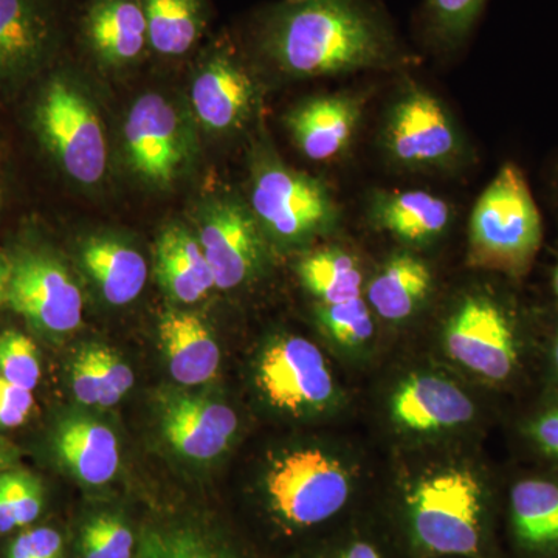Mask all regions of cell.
Returning a JSON list of instances; mask_svg holds the SVG:
<instances>
[{
    "mask_svg": "<svg viewBox=\"0 0 558 558\" xmlns=\"http://www.w3.org/2000/svg\"><path fill=\"white\" fill-rule=\"evenodd\" d=\"M2 476L16 526H27L43 510V487L35 476L21 470H9Z\"/></svg>",
    "mask_w": 558,
    "mask_h": 558,
    "instance_id": "33",
    "label": "cell"
},
{
    "mask_svg": "<svg viewBox=\"0 0 558 558\" xmlns=\"http://www.w3.org/2000/svg\"><path fill=\"white\" fill-rule=\"evenodd\" d=\"M468 396L449 380L417 376L407 380L392 399V416L414 432L457 427L473 417Z\"/></svg>",
    "mask_w": 558,
    "mask_h": 558,
    "instance_id": "21",
    "label": "cell"
},
{
    "mask_svg": "<svg viewBox=\"0 0 558 558\" xmlns=\"http://www.w3.org/2000/svg\"><path fill=\"white\" fill-rule=\"evenodd\" d=\"M554 362H556L557 371H558V339L556 341V347H554Z\"/></svg>",
    "mask_w": 558,
    "mask_h": 558,
    "instance_id": "45",
    "label": "cell"
},
{
    "mask_svg": "<svg viewBox=\"0 0 558 558\" xmlns=\"http://www.w3.org/2000/svg\"><path fill=\"white\" fill-rule=\"evenodd\" d=\"M255 81L227 40L213 44L194 70L190 102L205 131L229 134L240 130L255 110Z\"/></svg>",
    "mask_w": 558,
    "mask_h": 558,
    "instance_id": "11",
    "label": "cell"
},
{
    "mask_svg": "<svg viewBox=\"0 0 558 558\" xmlns=\"http://www.w3.org/2000/svg\"><path fill=\"white\" fill-rule=\"evenodd\" d=\"M68 44L60 0H0V98L16 97Z\"/></svg>",
    "mask_w": 558,
    "mask_h": 558,
    "instance_id": "6",
    "label": "cell"
},
{
    "mask_svg": "<svg viewBox=\"0 0 558 558\" xmlns=\"http://www.w3.org/2000/svg\"><path fill=\"white\" fill-rule=\"evenodd\" d=\"M250 46L289 78H322L411 61L373 0H277L256 14Z\"/></svg>",
    "mask_w": 558,
    "mask_h": 558,
    "instance_id": "1",
    "label": "cell"
},
{
    "mask_svg": "<svg viewBox=\"0 0 558 558\" xmlns=\"http://www.w3.org/2000/svg\"><path fill=\"white\" fill-rule=\"evenodd\" d=\"M250 208L260 229L286 242L307 240L336 220V204L322 182L260 157L253 170Z\"/></svg>",
    "mask_w": 558,
    "mask_h": 558,
    "instance_id": "7",
    "label": "cell"
},
{
    "mask_svg": "<svg viewBox=\"0 0 558 558\" xmlns=\"http://www.w3.org/2000/svg\"><path fill=\"white\" fill-rule=\"evenodd\" d=\"M134 535L123 520L116 515L92 519L81 534L83 558H132Z\"/></svg>",
    "mask_w": 558,
    "mask_h": 558,
    "instance_id": "32",
    "label": "cell"
},
{
    "mask_svg": "<svg viewBox=\"0 0 558 558\" xmlns=\"http://www.w3.org/2000/svg\"><path fill=\"white\" fill-rule=\"evenodd\" d=\"M532 436L539 449L549 457L558 459V405L546 411L535 421Z\"/></svg>",
    "mask_w": 558,
    "mask_h": 558,
    "instance_id": "38",
    "label": "cell"
},
{
    "mask_svg": "<svg viewBox=\"0 0 558 558\" xmlns=\"http://www.w3.org/2000/svg\"><path fill=\"white\" fill-rule=\"evenodd\" d=\"M161 349L171 376L186 387L207 384L219 368L220 352L199 315L170 310L159 323Z\"/></svg>",
    "mask_w": 558,
    "mask_h": 558,
    "instance_id": "20",
    "label": "cell"
},
{
    "mask_svg": "<svg viewBox=\"0 0 558 558\" xmlns=\"http://www.w3.org/2000/svg\"><path fill=\"white\" fill-rule=\"evenodd\" d=\"M80 263L113 306H126L137 300L148 279L145 256L112 234L87 238L80 245Z\"/></svg>",
    "mask_w": 558,
    "mask_h": 558,
    "instance_id": "19",
    "label": "cell"
},
{
    "mask_svg": "<svg viewBox=\"0 0 558 558\" xmlns=\"http://www.w3.org/2000/svg\"><path fill=\"white\" fill-rule=\"evenodd\" d=\"M259 387L275 409L300 413L332 398V377L319 349L300 337L275 341L259 363Z\"/></svg>",
    "mask_w": 558,
    "mask_h": 558,
    "instance_id": "13",
    "label": "cell"
},
{
    "mask_svg": "<svg viewBox=\"0 0 558 558\" xmlns=\"http://www.w3.org/2000/svg\"><path fill=\"white\" fill-rule=\"evenodd\" d=\"M161 428L180 454L209 461L229 447L238 429V416L223 403L180 396L165 410Z\"/></svg>",
    "mask_w": 558,
    "mask_h": 558,
    "instance_id": "17",
    "label": "cell"
},
{
    "mask_svg": "<svg viewBox=\"0 0 558 558\" xmlns=\"http://www.w3.org/2000/svg\"><path fill=\"white\" fill-rule=\"evenodd\" d=\"M154 274L163 292L180 304L197 303L216 289L199 240L179 223L168 226L157 238Z\"/></svg>",
    "mask_w": 558,
    "mask_h": 558,
    "instance_id": "18",
    "label": "cell"
},
{
    "mask_svg": "<svg viewBox=\"0 0 558 558\" xmlns=\"http://www.w3.org/2000/svg\"><path fill=\"white\" fill-rule=\"evenodd\" d=\"M62 58L16 97L33 146L61 175L80 186L100 185L108 171V140L95 102Z\"/></svg>",
    "mask_w": 558,
    "mask_h": 558,
    "instance_id": "2",
    "label": "cell"
},
{
    "mask_svg": "<svg viewBox=\"0 0 558 558\" xmlns=\"http://www.w3.org/2000/svg\"><path fill=\"white\" fill-rule=\"evenodd\" d=\"M385 135L392 159L405 167H444L459 150L449 113L427 92L411 90L396 102Z\"/></svg>",
    "mask_w": 558,
    "mask_h": 558,
    "instance_id": "14",
    "label": "cell"
},
{
    "mask_svg": "<svg viewBox=\"0 0 558 558\" xmlns=\"http://www.w3.org/2000/svg\"><path fill=\"white\" fill-rule=\"evenodd\" d=\"M123 148L128 167L140 182L150 189H171L196 159L193 119L167 95L143 94L124 120Z\"/></svg>",
    "mask_w": 558,
    "mask_h": 558,
    "instance_id": "4",
    "label": "cell"
},
{
    "mask_svg": "<svg viewBox=\"0 0 558 558\" xmlns=\"http://www.w3.org/2000/svg\"><path fill=\"white\" fill-rule=\"evenodd\" d=\"M35 405L32 391L17 387L0 376V427H20Z\"/></svg>",
    "mask_w": 558,
    "mask_h": 558,
    "instance_id": "37",
    "label": "cell"
},
{
    "mask_svg": "<svg viewBox=\"0 0 558 558\" xmlns=\"http://www.w3.org/2000/svg\"><path fill=\"white\" fill-rule=\"evenodd\" d=\"M376 218L399 240L424 244L444 233L450 223V207L427 191L387 193L376 201Z\"/></svg>",
    "mask_w": 558,
    "mask_h": 558,
    "instance_id": "24",
    "label": "cell"
},
{
    "mask_svg": "<svg viewBox=\"0 0 558 558\" xmlns=\"http://www.w3.org/2000/svg\"><path fill=\"white\" fill-rule=\"evenodd\" d=\"M542 238V216L526 175L506 163L473 208L470 264L521 277L534 263Z\"/></svg>",
    "mask_w": 558,
    "mask_h": 558,
    "instance_id": "3",
    "label": "cell"
},
{
    "mask_svg": "<svg viewBox=\"0 0 558 558\" xmlns=\"http://www.w3.org/2000/svg\"><path fill=\"white\" fill-rule=\"evenodd\" d=\"M432 288V274L413 255H396L385 264L369 282L366 296L374 311L389 322L409 318L418 304L427 299Z\"/></svg>",
    "mask_w": 558,
    "mask_h": 558,
    "instance_id": "25",
    "label": "cell"
},
{
    "mask_svg": "<svg viewBox=\"0 0 558 558\" xmlns=\"http://www.w3.org/2000/svg\"><path fill=\"white\" fill-rule=\"evenodd\" d=\"M318 312L330 337L344 347H359L373 337V318L362 296L343 303L322 304Z\"/></svg>",
    "mask_w": 558,
    "mask_h": 558,
    "instance_id": "31",
    "label": "cell"
},
{
    "mask_svg": "<svg viewBox=\"0 0 558 558\" xmlns=\"http://www.w3.org/2000/svg\"><path fill=\"white\" fill-rule=\"evenodd\" d=\"M553 286H554V292H556V296L558 300V264H557L556 270H554Z\"/></svg>",
    "mask_w": 558,
    "mask_h": 558,
    "instance_id": "44",
    "label": "cell"
},
{
    "mask_svg": "<svg viewBox=\"0 0 558 558\" xmlns=\"http://www.w3.org/2000/svg\"><path fill=\"white\" fill-rule=\"evenodd\" d=\"M100 373V407H113L134 387V373L120 355L108 348L97 347Z\"/></svg>",
    "mask_w": 558,
    "mask_h": 558,
    "instance_id": "34",
    "label": "cell"
},
{
    "mask_svg": "<svg viewBox=\"0 0 558 558\" xmlns=\"http://www.w3.org/2000/svg\"><path fill=\"white\" fill-rule=\"evenodd\" d=\"M252 208L236 197L205 202L197 216V240L215 277V288H240L258 270L263 236Z\"/></svg>",
    "mask_w": 558,
    "mask_h": 558,
    "instance_id": "10",
    "label": "cell"
},
{
    "mask_svg": "<svg viewBox=\"0 0 558 558\" xmlns=\"http://www.w3.org/2000/svg\"><path fill=\"white\" fill-rule=\"evenodd\" d=\"M14 461H16V450L5 439L0 438V475L11 470Z\"/></svg>",
    "mask_w": 558,
    "mask_h": 558,
    "instance_id": "41",
    "label": "cell"
},
{
    "mask_svg": "<svg viewBox=\"0 0 558 558\" xmlns=\"http://www.w3.org/2000/svg\"><path fill=\"white\" fill-rule=\"evenodd\" d=\"M135 558H227V556L201 532L189 527H172L146 532L140 542Z\"/></svg>",
    "mask_w": 558,
    "mask_h": 558,
    "instance_id": "29",
    "label": "cell"
},
{
    "mask_svg": "<svg viewBox=\"0 0 558 558\" xmlns=\"http://www.w3.org/2000/svg\"><path fill=\"white\" fill-rule=\"evenodd\" d=\"M76 33L81 49L102 69L134 68L149 53L140 0H86L76 21Z\"/></svg>",
    "mask_w": 558,
    "mask_h": 558,
    "instance_id": "15",
    "label": "cell"
},
{
    "mask_svg": "<svg viewBox=\"0 0 558 558\" xmlns=\"http://www.w3.org/2000/svg\"><path fill=\"white\" fill-rule=\"evenodd\" d=\"M5 252L10 259L7 306L46 336L62 337L78 329L83 293L61 256L33 240L17 242Z\"/></svg>",
    "mask_w": 558,
    "mask_h": 558,
    "instance_id": "5",
    "label": "cell"
},
{
    "mask_svg": "<svg viewBox=\"0 0 558 558\" xmlns=\"http://www.w3.org/2000/svg\"><path fill=\"white\" fill-rule=\"evenodd\" d=\"M301 282L322 304L343 303L362 295L363 277L357 263L341 250H322L301 260Z\"/></svg>",
    "mask_w": 558,
    "mask_h": 558,
    "instance_id": "27",
    "label": "cell"
},
{
    "mask_svg": "<svg viewBox=\"0 0 558 558\" xmlns=\"http://www.w3.org/2000/svg\"><path fill=\"white\" fill-rule=\"evenodd\" d=\"M62 537L50 527L32 529L14 538L9 558H61Z\"/></svg>",
    "mask_w": 558,
    "mask_h": 558,
    "instance_id": "36",
    "label": "cell"
},
{
    "mask_svg": "<svg viewBox=\"0 0 558 558\" xmlns=\"http://www.w3.org/2000/svg\"><path fill=\"white\" fill-rule=\"evenodd\" d=\"M149 53L180 60L199 47L209 24V0H140Z\"/></svg>",
    "mask_w": 558,
    "mask_h": 558,
    "instance_id": "22",
    "label": "cell"
},
{
    "mask_svg": "<svg viewBox=\"0 0 558 558\" xmlns=\"http://www.w3.org/2000/svg\"><path fill=\"white\" fill-rule=\"evenodd\" d=\"M10 277V259L5 248L0 245V306L5 304L7 284Z\"/></svg>",
    "mask_w": 558,
    "mask_h": 558,
    "instance_id": "40",
    "label": "cell"
},
{
    "mask_svg": "<svg viewBox=\"0 0 558 558\" xmlns=\"http://www.w3.org/2000/svg\"><path fill=\"white\" fill-rule=\"evenodd\" d=\"M447 351L488 380H505L519 362L515 333L505 312L486 299H470L451 318Z\"/></svg>",
    "mask_w": 558,
    "mask_h": 558,
    "instance_id": "12",
    "label": "cell"
},
{
    "mask_svg": "<svg viewBox=\"0 0 558 558\" xmlns=\"http://www.w3.org/2000/svg\"><path fill=\"white\" fill-rule=\"evenodd\" d=\"M362 106L351 95H322L300 102L286 117V126L310 160L328 161L348 148Z\"/></svg>",
    "mask_w": 558,
    "mask_h": 558,
    "instance_id": "16",
    "label": "cell"
},
{
    "mask_svg": "<svg viewBox=\"0 0 558 558\" xmlns=\"http://www.w3.org/2000/svg\"><path fill=\"white\" fill-rule=\"evenodd\" d=\"M480 486L465 472H447L418 483L410 498L414 531L425 548L470 556L480 545Z\"/></svg>",
    "mask_w": 558,
    "mask_h": 558,
    "instance_id": "8",
    "label": "cell"
},
{
    "mask_svg": "<svg viewBox=\"0 0 558 558\" xmlns=\"http://www.w3.org/2000/svg\"><path fill=\"white\" fill-rule=\"evenodd\" d=\"M72 388L84 405H100L101 388L98 373L97 347L81 349L73 360Z\"/></svg>",
    "mask_w": 558,
    "mask_h": 558,
    "instance_id": "35",
    "label": "cell"
},
{
    "mask_svg": "<svg viewBox=\"0 0 558 558\" xmlns=\"http://www.w3.org/2000/svg\"><path fill=\"white\" fill-rule=\"evenodd\" d=\"M65 468L83 483L102 486L119 470V442L112 429L90 418H70L54 439Z\"/></svg>",
    "mask_w": 558,
    "mask_h": 558,
    "instance_id": "23",
    "label": "cell"
},
{
    "mask_svg": "<svg viewBox=\"0 0 558 558\" xmlns=\"http://www.w3.org/2000/svg\"><path fill=\"white\" fill-rule=\"evenodd\" d=\"M0 376L33 391L40 379L39 352L31 337L21 330L9 329L0 333Z\"/></svg>",
    "mask_w": 558,
    "mask_h": 558,
    "instance_id": "30",
    "label": "cell"
},
{
    "mask_svg": "<svg viewBox=\"0 0 558 558\" xmlns=\"http://www.w3.org/2000/svg\"><path fill=\"white\" fill-rule=\"evenodd\" d=\"M513 526L531 546L558 543V486L545 480L520 481L512 490Z\"/></svg>",
    "mask_w": 558,
    "mask_h": 558,
    "instance_id": "26",
    "label": "cell"
},
{
    "mask_svg": "<svg viewBox=\"0 0 558 558\" xmlns=\"http://www.w3.org/2000/svg\"><path fill=\"white\" fill-rule=\"evenodd\" d=\"M16 526L13 510H11L9 495H7L5 481L0 475V534L13 531Z\"/></svg>",
    "mask_w": 558,
    "mask_h": 558,
    "instance_id": "39",
    "label": "cell"
},
{
    "mask_svg": "<svg viewBox=\"0 0 558 558\" xmlns=\"http://www.w3.org/2000/svg\"><path fill=\"white\" fill-rule=\"evenodd\" d=\"M487 0H424L425 35L440 50H458L472 35Z\"/></svg>",
    "mask_w": 558,
    "mask_h": 558,
    "instance_id": "28",
    "label": "cell"
},
{
    "mask_svg": "<svg viewBox=\"0 0 558 558\" xmlns=\"http://www.w3.org/2000/svg\"><path fill=\"white\" fill-rule=\"evenodd\" d=\"M349 476L337 459L319 450H299L275 462L267 490L282 519L312 526L336 515L349 497Z\"/></svg>",
    "mask_w": 558,
    "mask_h": 558,
    "instance_id": "9",
    "label": "cell"
},
{
    "mask_svg": "<svg viewBox=\"0 0 558 558\" xmlns=\"http://www.w3.org/2000/svg\"><path fill=\"white\" fill-rule=\"evenodd\" d=\"M337 558H380L379 554L376 553V549L373 546L366 545V543H355L351 549L347 550V553L341 554L340 557Z\"/></svg>",
    "mask_w": 558,
    "mask_h": 558,
    "instance_id": "42",
    "label": "cell"
},
{
    "mask_svg": "<svg viewBox=\"0 0 558 558\" xmlns=\"http://www.w3.org/2000/svg\"><path fill=\"white\" fill-rule=\"evenodd\" d=\"M3 209V180H2V171H0V216H2Z\"/></svg>",
    "mask_w": 558,
    "mask_h": 558,
    "instance_id": "43",
    "label": "cell"
}]
</instances>
